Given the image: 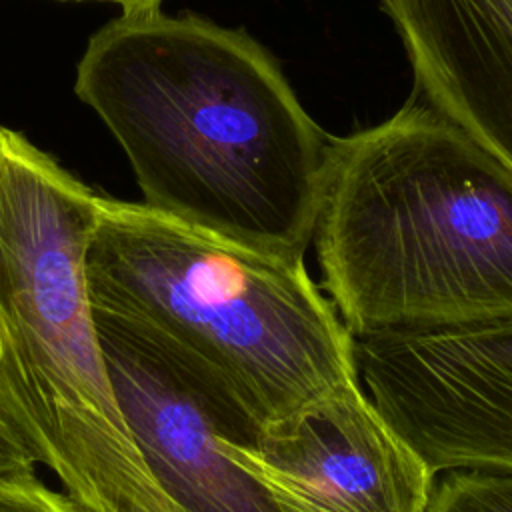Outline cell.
<instances>
[{
  "mask_svg": "<svg viewBox=\"0 0 512 512\" xmlns=\"http://www.w3.org/2000/svg\"><path fill=\"white\" fill-rule=\"evenodd\" d=\"M74 92L124 150L142 204L304 258L330 136L252 36L194 14L122 12L90 36Z\"/></svg>",
  "mask_w": 512,
  "mask_h": 512,
  "instance_id": "6da1fadb",
  "label": "cell"
},
{
  "mask_svg": "<svg viewBox=\"0 0 512 512\" xmlns=\"http://www.w3.org/2000/svg\"><path fill=\"white\" fill-rule=\"evenodd\" d=\"M86 278L96 324L164 360L242 444L358 380L354 336L300 256L100 196Z\"/></svg>",
  "mask_w": 512,
  "mask_h": 512,
  "instance_id": "7a4b0ae2",
  "label": "cell"
},
{
  "mask_svg": "<svg viewBox=\"0 0 512 512\" xmlns=\"http://www.w3.org/2000/svg\"><path fill=\"white\" fill-rule=\"evenodd\" d=\"M312 246L352 336L512 316V170L412 98L330 136Z\"/></svg>",
  "mask_w": 512,
  "mask_h": 512,
  "instance_id": "3957f363",
  "label": "cell"
},
{
  "mask_svg": "<svg viewBox=\"0 0 512 512\" xmlns=\"http://www.w3.org/2000/svg\"><path fill=\"white\" fill-rule=\"evenodd\" d=\"M96 194L0 126V412L92 512H178L122 414L86 254Z\"/></svg>",
  "mask_w": 512,
  "mask_h": 512,
  "instance_id": "277c9868",
  "label": "cell"
},
{
  "mask_svg": "<svg viewBox=\"0 0 512 512\" xmlns=\"http://www.w3.org/2000/svg\"><path fill=\"white\" fill-rule=\"evenodd\" d=\"M360 386L434 476L512 472V316L354 336Z\"/></svg>",
  "mask_w": 512,
  "mask_h": 512,
  "instance_id": "5b68a950",
  "label": "cell"
},
{
  "mask_svg": "<svg viewBox=\"0 0 512 512\" xmlns=\"http://www.w3.org/2000/svg\"><path fill=\"white\" fill-rule=\"evenodd\" d=\"M226 448L292 512H426L436 482L358 380Z\"/></svg>",
  "mask_w": 512,
  "mask_h": 512,
  "instance_id": "8992f818",
  "label": "cell"
},
{
  "mask_svg": "<svg viewBox=\"0 0 512 512\" xmlns=\"http://www.w3.org/2000/svg\"><path fill=\"white\" fill-rule=\"evenodd\" d=\"M98 332L122 414L178 512H292L230 454L232 430L188 382L152 352Z\"/></svg>",
  "mask_w": 512,
  "mask_h": 512,
  "instance_id": "52a82bcc",
  "label": "cell"
},
{
  "mask_svg": "<svg viewBox=\"0 0 512 512\" xmlns=\"http://www.w3.org/2000/svg\"><path fill=\"white\" fill-rule=\"evenodd\" d=\"M414 76V98L512 170V0H378Z\"/></svg>",
  "mask_w": 512,
  "mask_h": 512,
  "instance_id": "ba28073f",
  "label": "cell"
},
{
  "mask_svg": "<svg viewBox=\"0 0 512 512\" xmlns=\"http://www.w3.org/2000/svg\"><path fill=\"white\" fill-rule=\"evenodd\" d=\"M426 512H512V472H444L434 482Z\"/></svg>",
  "mask_w": 512,
  "mask_h": 512,
  "instance_id": "9c48e42d",
  "label": "cell"
},
{
  "mask_svg": "<svg viewBox=\"0 0 512 512\" xmlns=\"http://www.w3.org/2000/svg\"><path fill=\"white\" fill-rule=\"evenodd\" d=\"M0 512H92L66 492L50 490L36 474L0 478Z\"/></svg>",
  "mask_w": 512,
  "mask_h": 512,
  "instance_id": "30bf717a",
  "label": "cell"
},
{
  "mask_svg": "<svg viewBox=\"0 0 512 512\" xmlns=\"http://www.w3.org/2000/svg\"><path fill=\"white\" fill-rule=\"evenodd\" d=\"M36 464L28 444L0 412V478L36 474Z\"/></svg>",
  "mask_w": 512,
  "mask_h": 512,
  "instance_id": "8fae6325",
  "label": "cell"
},
{
  "mask_svg": "<svg viewBox=\"0 0 512 512\" xmlns=\"http://www.w3.org/2000/svg\"><path fill=\"white\" fill-rule=\"evenodd\" d=\"M64 2H112L122 8V12H146L160 8L162 0H64Z\"/></svg>",
  "mask_w": 512,
  "mask_h": 512,
  "instance_id": "7c38bea8",
  "label": "cell"
}]
</instances>
